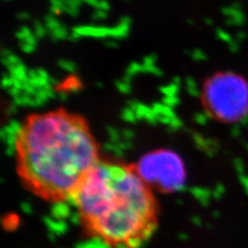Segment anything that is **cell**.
Wrapping results in <instances>:
<instances>
[{
    "label": "cell",
    "mask_w": 248,
    "mask_h": 248,
    "mask_svg": "<svg viewBox=\"0 0 248 248\" xmlns=\"http://www.w3.org/2000/svg\"><path fill=\"white\" fill-rule=\"evenodd\" d=\"M107 46H113V48H116V46H117V43L114 42V41H108L107 43Z\"/></svg>",
    "instance_id": "35"
},
{
    "label": "cell",
    "mask_w": 248,
    "mask_h": 248,
    "mask_svg": "<svg viewBox=\"0 0 248 248\" xmlns=\"http://www.w3.org/2000/svg\"><path fill=\"white\" fill-rule=\"evenodd\" d=\"M131 24V20L129 17H122L118 24L115 27H112V37L114 40H123V38L127 37L129 33V28Z\"/></svg>",
    "instance_id": "6"
},
{
    "label": "cell",
    "mask_w": 248,
    "mask_h": 248,
    "mask_svg": "<svg viewBox=\"0 0 248 248\" xmlns=\"http://www.w3.org/2000/svg\"><path fill=\"white\" fill-rule=\"evenodd\" d=\"M95 10H100V11H105L108 13V11L110 10V3H108V0H98L95 7Z\"/></svg>",
    "instance_id": "29"
},
{
    "label": "cell",
    "mask_w": 248,
    "mask_h": 248,
    "mask_svg": "<svg viewBox=\"0 0 248 248\" xmlns=\"http://www.w3.org/2000/svg\"><path fill=\"white\" fill-rule=\"evenodd\" d=\"M57 63L61 69H63V71H65L69 74H75L77 72V64L72 60L59 59Z\"/></svg>",
    "instance_id": "17"
},
{
    "label": "cell",
    "mask_w": 248,
    "mask_h": 248,
    "mask_svg": "<svg viewBox=\"0 0 248 248\" xmlns=\"http://www.w3.org/2000/svg\"><path fill=\"white\" fill-rule=\"evenodd\" d=\"M51 12L54 16H57L63 12L64 9V0H50Z\"/></svg>",
    "instance_id": "20"
},
{
    "label": "cell",
    "mask_w": 248,
    "mask_h": 248,
    "mask_svg": "<svg viewBox=\"0 0 248 248\" xmlns=\"http://www.w3.org/2000/svg\"><path fill=\"white\" fill-rule=\"evenodd\" d=\"M209 118H211V116L209 115L206 111L205 112H202V113H199L195 116V120L200 123V124H204L208 121Z\"/></svg>",
    "instance_id": "26"
},
{
    "label": "cell",
    "mask_w": 248,
    "mask_h": 248,
    "mask_svg": "<svg viewBox=\"0 0 248 248\" xmlns=\"http://www.w3.org/2000/svg\"><path fill=\"white\" fill-rule=\"evenodd\" d=\"M202 97L206 112L221 122L241 121L248 114V82L235 73L222 72L208 78Z\"/></svg>",
    "instance_id": "3"
},
{
    "label": "cell",
    "mask_w": 248,
    "mask_h": 248,
    "mask_svg": "<svg viewBox=\"0 0 248 248\" xmlns=\"http://www.w3.org/2000/svg\"><path fill=\"white\" fill-rule=\"evenodd\" d=\"M17 18L19 20H28L29 19V15L27 13H20V14H18Z\"/></svg>",
    "instance_id": "34"
},
{
    "label": "cell",
    "mask_w": 248,
    "mask_h": 248,
    "mask_svg": "<svg viewBox=\"0 0 248 248\" xmlns=\"http://www.w3.org/2000/svg\"><path fill=\"white\" fill-rule=\"evenodd\" d=\"M2 86L4 89L9 90L14 86V79L10 74H4L2 78Z\"/></svg>",
    "instance_id": "25"
},
{
    "label": "cell",
    "mask_w": 248,
    "mask_h": 248,
    "mask_svg": "<svg viewBox=\"0 0 248 248\" xmlns=\"http://www.w3.org/2000/svg\"><path fill=\"white\" fill-rule=\"evenodd\" d=\"M185 85H186V90H187V92L190 95H192V96H200L201 95V92L198 88L197 82L193 80L192 78H190V77L186 78Z\"/></svg>",
    "instance_id": "19"
},
{
    "label": "cell",
    "mask_w": 248,
    "mask_h": 248,
    "mask_svg": "<svg viewBox=\"0 0 248 248\" xmlns=\"http://www.w3.org/2000/svg\"><path fill=\"white\" fill-rule=\"evenodd\" d=\"M73 30L80 37L82 36H89V37H96V38L112 37V27L83 25V26H77Z\"/></svg>",
    "instance_id": "5"
},
{
    "label": "cell",
    "mask_w": 248,
    "mask_h": 248,
    "mask_svg": "<svg viewBox=\"0 0 248 248\" xmlns=\"http://www.w3.org/2000/svg\"><path fill=\"white\" fill-rule=\"evenodd\" d=\"M81 1H82V3L84 2V3H87V4L91 5V6H93V7H95L98 0H81Z\"/></svg>",
    "instance_id": "33"
},
{
    "label": "cell",
    "mask_w": 248,
    "mask_h": 248,
    "mask_svg": "<svg viewBox=\"0 0 248 248\" xmlns=\"http://www.w3.org/2000/svg\"><path fill=\"white\" fill-rule=\"evenodd\" d=\"M46 32H48V29L46 28L45 24H42L41 22L35 21L34 25H33V33L37 38H42L46 36Z\"/></svg>",
    "instance_id": "21"
},
{
    "label": "cell",
    "mask_w": 248,
    "mask_h": 248,
    "mask_svg": "<svg viewBox=\"0 0 248 248\" xmlns=\"http://www.w3.org/2000/svg\"><path fill=\"white\" fill-rule=\"evenodd\" d=\"M107 12L105 11H100V10H95L94 13L92 14V18L96 20V21H100V20H104L107 18Z\"/></svg>",
    "instance_id": "31"
},
{
    "label": "cell",
    "mask_w": 248,
    "mask_h": 248,
    "mask_svg": "<svg viewBox=\"0 0 248 248\" xmlns=\"http://www.w3.org/2000/svg\"><path fill=\"white\" fill-rule=\"evenodd\" d=\"M61 25H62V23L54 15L46 16V19H45V26H46V29H48L49 32L57 29Z\"/></svg>",
    "instance_id": "16"
},
{
    "label": "cell",
    "mask_w": 248,
    "mask_h": 248,
    "mask_svg": "<svg viewBox=\"0 0 248 248\" xmlns=\"http://www.w3.org/2000/svg\"><path fill=\"white\" fill-rule=\"evenodd\" d=\"M20 46H21V50L23 52L27 53V54L32 53L35 50V46L34 45H31V44H28V43H21Z\"/></svg>",
    "instance_id": "30"
},
{
    "label": "cell",
    "mask_w": 248,
    "mask_h": 248,
    "mask_svg": "<svg viewBox=\"0 0 248 248\" xmlns=\"http://www.w3.org/2000/svg\"><path fill=\"white\" fill-rule=\"evenodd\" d=\"M9 72H10L11 77L15 80L21 81L23 83H25L28 80V72L29 71L23 63H20L18 65L14 66L13 68L10 69Z\"/></svg>",
    "instance_id": "8"
},
{
    "label": "cell",
    "mask_w": 248,
    "mask_h": 248,
    "mask_svg": "<svg viewBox=\"0 0 248 248\" xmlns=\"http://www.w3.org/2000/svg\"><path fill=\"white\" fill-rule=\"evenodd\" d=\"M121 136H122V140H125V141H133L135 139V131L131 130L129 128H126L121 131Z\"/></svg>",
    "instance_id": "27"
},
{
    "label": "cell",
    "mask_w": 248,
    "mask_h": 248,
    "mask_svg": "<svg viewBox=\"0 0 248 248\" xmlns=\"http://www.w3.org/2000/svg\"><path fill=\"white\" fill-rule=\"evenodd\" d=\"M69 31L66 29V27L62 24L60 27H58L57 29H55L54 31H51L49 32L50 36L54 42H58V41H63V40H68L69 36Z\"/></svg>",
    "instance_id": "12"
},
{
    "label": "cell",
    "mask_w": 248,
    "mask_h": 248,
    "mask_svg": "<svg viewBox=\"0 0 248 248\" xmlns=\"http://www.w3.org/2000/svg\"><path fill=\"white\" fill-rule=\"evenodd\" d=\"M16 156L25 188L51 204L72 201L99 160L86 122L65 111L30 116L23 124Z\"/></svg>",
    "instance_id": "2"
},
{
    "label": "cell",
    "mask_w": 248,
    "mask_h": 248,
    "mask_svg": "<svg viewBox=\"0 0 248 248\" xmlns=\"http://www.w3.org/2000/svg\"><path fill=\"white\" fill-rule=\"evenodd\" d=\"M57 97L59 100H61V102H66L68 99V93L64 90H60L57 93Z\"/></svg>",
    "instance_id": "32"
},
{
    "label": "cell",
    "mask_w": 248,
    "mask_h": 248,
    "mask_svg": "<svg viewBox=\"0 0 248 248\" xmlns=\"http://www.w3.org/2000/svg\"><path fill=\"white\" fill-rule=\"evenodd\" d=\"M179 98H178V96H170V97H164L162 98V102L166 106L170 107V108H175L178 104H179Z\"/></svg>",
    "instance_id": "24"
},
{
    "label": "cell",
    "mask_w": 248,
    "mask_h": 248,
    "mask_svg": "<svg viewBox=\"0 0 248 248\" xmlns=\"http://www.w3.org/2000/svg\"><path fill=\"white\" fill-rule=\"evenodd\" d=\"M140 73H144L143 64L138 63V62H133V63H130L127 66L126 71H125V76L124 77H126L129 80H131L136 75H138Z\"/></svg>",
    "instance_id": "13"
},
{
    "label": "cell",
    "mask_w": 248,
    "mask_h": 248,
    "mask_svg": "<svg viewBox=\"0 0 248 248\" xmlns=\"http://www.w3.org/2000/svg\"><path fill=\"white\" fill-rule=\"evenodd\" d=\"M159 91L164 94V97H170V96H177L178 91H179V86L175 83H170L166 86H161Z\"/></svg>",
    "instance_id": "14"
},
{
    "label": "cell",
    "mask_w": 248,
    "mask_h": 248,
    "mask_svg": "<svg viewBox=\"0 0 248 248\" xmlns=\"http://www.w3.org/2000/svg\"><path fill=\"white\" fill-rule=\"evenodd\" d=\"M79 89H80L79 81H77L75 78H71V79L66 81L65 87L63 89H61V90H64L66 92H68V91L74 92V91H78Z\"/></svg>",
    "instance_id": "23"
},
{
    "label": "cell",
    "mask_w": 248,
    "mask_h": 248,
    "mask_svg": "<svg viewBox=\"0 0 248 248\" xmlns=\"http://www.w3.org/2000/svg\"><path fill=\"white\" fill-rule=\"evenodd\" d=\"M115 85H116V87H117V89L121 93H124V94H128V93H130V91H131L130 83L125 81L124 79L119 80V81H116Z\"/></svg>",
    "instance_id": "22"
},
{
    "label": "cell",
    "mask_w": 248,
    "mask_h": 248,
    "mask_svg": "<svg viewBox=\"0 0 248 248\" xmlns=\"http://www.w3.org/2000/svg\"><path fill=\"white\" fill-rule=\"evenodd\" d=\"M82 4L81 0H64V9L63 12L76 18L80 11V6Z\"/></svg>",
    "instance_id": "11"
},
{
    "label": "cell",
    "mask_w": 248,
    "mask_h": 248,
    "mask_svg": "<svg viewBox=\"0 0 248 248\" xmlns=\"http://www.w3.org/2000/svg\"><path fill=\"white\" fill-rule=\"evenodd\" d=\"M16 37L18 38L20 44H21V43H28V44L36 46L37 37L34 35L33 31L31 30L30 28H28L27 26L21 27V28L17 31V33H16Z\"/></svg>",
    "instance_id": "7"
},
{
    "label": "cell",
    "mask_w": 248,
    "mask_h": 248,
    "mask_svg": "<svg viewBox=\"0 0 248 248\" xmlns=\"http://www.w3.org/2000/svg\"><path fill=\"white\" fill-rule=\"evenodd\" d=\"M121 118L128 123H135L138 121L136 112L133 110V108H130L127 106L121 111Z\"/></svg>",
    "instance_id": "18"
},
{
    "label": "cell",
    "mask_w": 248,
    "mask_h": 248,
    "mask_svg": "<svg viewBox=\"0 0 248 248\" xmlns=\"http://www.w3.org/2000/svg\"><path fill=\"white\" fill-rule=\"evenodd\" d=\"M72 202L84 234L110 248H141L158 228V201L135 167L98 160Z\"/></svg>",
    "instance_id": "1"
},
{
    "label": "cell",
    "mask_w": 248,
    "mask_h": 248,
    "mask_svg": "<svg viewBox=\"0 0 248 248\" xmlns=\"http://www.w3.org/2000/svg\"><path fill=\"white\" fill-rule=\"evenodd\" d=\"M182 121L179 119V118H178L177 117V116H176V117L175 118H173L172 119V121H170V124H169V128L170 129V130H172V131H175V130H178V129H179L181 126H182Z\"/></svg>",
    "instance_id": "28"
},
{
    "label": "cell",
    "mask_w": 248,
    "mask_h": 248,
    "mask_svg": "<svg viewBox=\"0 0 248 248\" xmlns=\"http://www.w3.org/2000/svg\"><path fill=\"white\" fill-rule=\"evenodd\" d=\"M152 110L156 115H162L167 116V117L173 119L176 117V114L172 108L166 106L164 103H154L152 106Z\"/></svg>",
    "instance_id": "9"
},
{
    "label": "cell",
    "mask_w": 248,
    "mask_h": 248,
    "mask_svg": "<svg viewBox=\"0 0 248 248\" xmlns=\"http://www.w3.org/2000/svg\"><path fill=\"white\" fill-rule=\"evenodd\" d=\"M173 83H175L176 85H178V86H179L180 83H181L180 78H179V77H174V79H173Z\"/></svg>",
    "instance_id": "36"
},
{
    "label": "cell",
    "mask_w": 248,
    "mask_h": 248,
    "mask_svg": "<svg viewBox=\"0 0 248 248\" xmlns=\"http://www.w3.org/2000/svg\"><path fill=\"white\" fill-rule=\"evenodd\" d=\"M2 62L9 71L14 66L22 63L18 56H16L15 54H13L10 50H6V49L2 51Z\"/></svg>",
    "instance_id": "10"
},
{
    "label": "cell",
    "mask_w": 248,
    "mask_h": 248,
    "mask_svg": "<svg viewBox=\"0 0 248 248\" xmlns=\"http://www.w3.org/2000/svg\"><path fill=\"white\" fill-rule=\"evenodd\" d=\"M107 134L108 141L114 144H118L122 141V136H121V131H119L117 128L114 126H108L107 127Z\"/></svg>",
    "instance_id": "15"
},
{
    "label": "cell",
    "mask_w": 248,
    "mask_h": 248,
    "mask_svg": "<svg viewBox=\"0 0 248 248\" xmlns=\"http://www.w3.org/2000/svg\"><path fill=\"white\" fill-rule=\"evenodd\" d=\"M135 168L151 188L174 191L182 188L185 183L184 162L173 150L158 149L146 153Z\"/></svg>",
    "instance_id": "4"
}]
</instances>
